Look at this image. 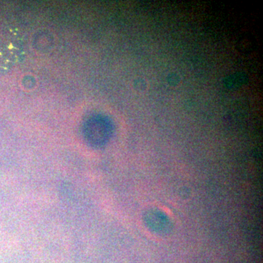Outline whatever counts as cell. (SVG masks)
Here are the masks:
<instances>
[{
  "label": "cell",
  "instance_id": "6da1fadb",
  "mask_svg": "<svg viewBox=\"0 0 263 263\" xmlns=\"http://www.w3.org/2000/svg\"><path fill=\"white\" fill-rule=\"evenodd\" d=\"M22 47L16 32L0 26V73L9 70L19 61Z\"/></svg>",
  "mask_w": 263,
  "mask_h": 263
},
{
  "label": "cell",
  "instance_id": "7a4b0ae2",
  "mask_svg": "<svg viewBox=\"0 0 263 263\" xmlns=\"http://www.w3.org/2000/svg\"><path fill=\"white\" fill-rule=\"evenodd\" d=\"M145 221L151 229L160 234L167 233L171 228L168 218L160 211L152 210L147 213Z\"/></svg>",
  "mask_w": 263,
  "mask_h": 263
}]
</instances>
